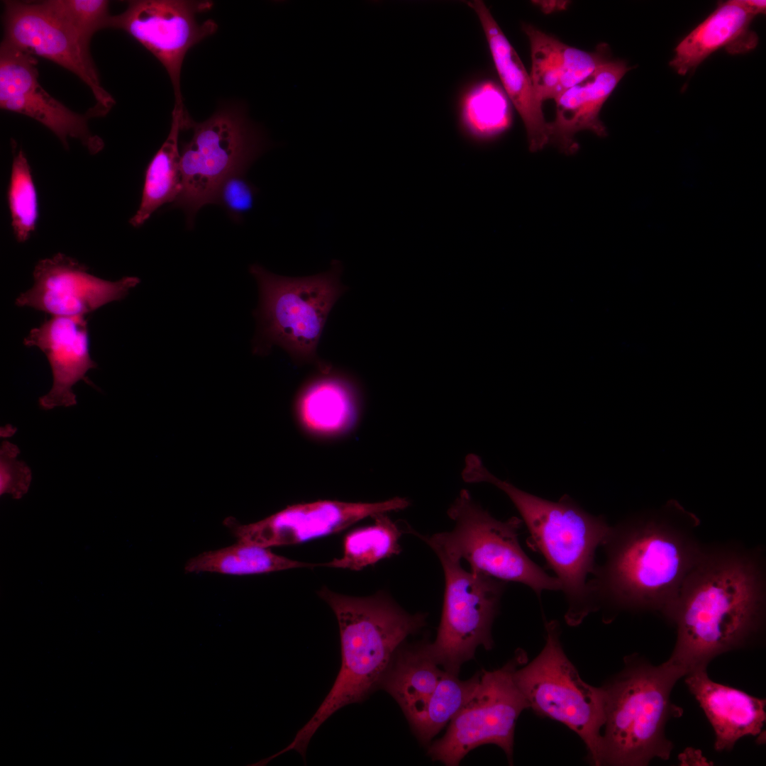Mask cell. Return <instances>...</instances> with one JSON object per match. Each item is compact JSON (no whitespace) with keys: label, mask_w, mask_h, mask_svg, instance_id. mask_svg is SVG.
<instances>
[{"label":"cell","mask_w":766,"mask_h":766,"mask_svg":"<svg viewBox=\"0 0 766 766\" xmlns=\"http://www.w3.org/2000/svg\"><path fill=\"white\" fill-rule=\"evenodd\" d=\"M762 557L740 546L706 548L686 577L669 619L677 628L671 662L706 669L716 656L762 635L766 590Z\"/></svg>","instance_id":"1"},{"label":"cell","mask_w":766,"mask_h":766,"mask_svg":"<svg viewBox=\"0 0 766 766\" xmlns=\"http://www.w3.org/2000/svg\"><path fill=\"white\" fill-rule=\"evenodd\" d=\"M697 518L675 501L611 526L589 585L596 611H657L668 621L705 547Z\"/></svg>","instance_id":"2"},{"label":"cell","mask_w":766,"mask_h":766,"mask_svg":"<svg viewBox=\"0 0 766 766\" xmlns=\"http://www.w3.org/2000/svg\"><path fill=\"white\" fill-rule=\"evenodd\" d=\"M318 595L337 618L340 669L317 711L277 756L295 750L305 760L308 745L318 728L338 710L363 701L378 689L396 649L426 625V614L408 613L384 592L350 596L323 587Z\"/></svg>","instance_id":"3"},{"label":"cell","mask_w":766,"mask_h":766,"mask_svg":"<svg viewBox=\"0 0 766 766\" xmlns=\"http://www.w3.org/2000/svg\"><path fill=\"white\" fill-rule=\"evenodd\" d=\"M504 492L514 504L530 533V544L543 555L561 584L567 608L566 623L579 625L596 611L589 576L596 568L595 553L611 528L601 516L583 509L567 495L547 500L523 491L491 474L480 476Z\"/></svg>","instance_id":"4"},{"label":"cell","mask_w":766,"mask_h":766,"mask_svg":"<svg viewBox=\"0 0 766 766\" xmlns=\"http://www.w3.org/2000/svg\"><path fill=\"white\" fill-rule=\"evenodd\" d=\"M685 675L669 660L657 666L637 658L625 661L622 671L603 686L601 765L643 766L655 757L669 759L673 744L665 727L670 718L682 714L670 694Z\"/></svg>","instance_id":"5"},{"label":"cell","mask_w":766,"mask_h":766,"mask_svg":"<svg viewBox=\"0 0 766 766\" xmlns=\"http://www.w3.org/2000/svg\"><path fill=\"white\" fill-rule=\"evenodd\" d=\"M343 270L340 261L333 260L326 272L292 277L251 265L249 272L259 291L252 353L267 355L278 346L296 364L313 363L322 372L329 370L317 348L332 308L348 289L340 281Z\"/></svg>","instance_id":"6"},{"label":"cell","mask_w":766,"mask_h":766,"mask_svg":"<svg viewBox=\"0 0 766 766\" xmlns=\"http://www.w3.org/2000/svg\"><path fill=\"white\" fill-rule=\"evenodd\" d=\"M184 130L192 134L181 145L182 189L174 206L184 211L191 228L199 210L214 204L223 180L232 173L247 172L269 143L241 105L224 106L202 122L194 121L187 112Z\"/></svg>","instance_id":"7"},{"label":"cell","mask_w":766,"mask_h":766,"mask_svg":"<svg viewBox=\"0 0 766 766\" xmlns=\"http://www.w3.org/2000/svg\"><path fill=\"white\" fill-rule=\"evenodd\" d=\"M454 522L448 531L425 535L413 531L436 553L466 560L470 570L504 582L530 587L540 598L545 590L560 591L556 577L550 576L531 560L522 549L518 530L522 520L494 518L462 489L448 511Z\"/></svg>","instance_id":"8"},{"label":"cell","mask_w":766,"mask_h":766,"mask_svg":"<svg viewBox=\"0 0 766 766\" xmlns=\"http://www.w3.org/2000/svg\"><path fill=\"white\" fill-rule=\"evenodd\" d=\"M545 628L543 649L534 659L516 670V682L528 708L574 731L586 745L591 762L601 765L604 689L590 685L581 678L563 650L559 622L547 621Z\"/></svg>","instance_id":"9"},{"label":"cell","mask_w":766,"mask_h":766,"mask_svg":"<svg viewBox=\"0 0 766 766\" xmlns=\"http://www.w3.org/2000/svg\"><path fill=\"white\" fill-rule=\"evenodd\" d=\"M435 555L444 572L443 603L436 638L425 646L440 667L458 675L478 647L492 649V628L507 582L465 570L461 561Z\"/></svg>","instance_id":"10"},{"label":"cell","mask_w":766,"mask_h":766,"mask_svg":"<svg viewBox=\"0 0 766 766\" xmlns=\"http://www.w3.org/2000/svg\"><path fill=\"white\" fill-rule=\"evenodd\" d=\"M526 662L523 650L503 667L480 671L472 694L452 718L444 736L430 744L428 755L447 766H457L473 749L494 744L511 762L516 721L528 704L514 679Z\"/></svg>","instance_id":"11"},{"label":"cell","mask_w":766,"mask_h":766,"mask_svg":"<svg viewBox=\"0 0 766 766\" xmlns=\"http://www.w3.org/2000/svg\"><path fill=\"white\" fill-rule=\"evenodd\" d=\"M213 6L210 1L135 0L121 13L111 16L109 28L121 29L148 50L171 80L174 106L184 109L181 70L187 52L218 29L212 19L199 23L196 15Z\"/></svg>","instance_id":"12"},{"label":"cell","mask_w":766,"mask_h":766,"mask_svg":"<svg viewBox=\"0 0 766 766\" xmlns=\"http://www.w3.org/2000/svg\"><path fill=\"white\" fill-rule=\"evenodd\" d=\"M5 41L33 56L50 60L74 74L90 89L96 105L88 117L104 116L115 105L113 96L101 86L89 52L83 40L43 1H4Z\"/></svg>","instance_id":"13"},{"label":"cell","mask_w":766,"mask_h":766,"mask_svg":"<svg viewBox=\"0 0 766 766\" xmlns=\"http://www.w3.org/2000/svg\"><path fill=\"white\" fill-rule=\"evenodd\" d=\"M409 506L406 499L399 496L374 503L320 500L288 506L248 524L228 518L225 525L240 542L264 548L292 545L340 532L365 518Z\"/></svg>","instance_id":"14"},{"label":"cell","mask_w":766,"mask_h":766,"mask_svg":"<svg viewBox=\"0 0 766 766\" xmlns=\"http://www.w3.org/2000/svg\"><path fill=\"white\" fill-rule=\"evenodd\" d=\"M34 283L16 299L20 307H30L51 316H84L104 305L124 299L140 282L137 277L105 280L61 252L38 262Z\"/></svg>","instance_id":"15"},{"label":"cell","mask_w":766,"mask_h":766,"mask_svg":"<svg viewBox=\"0 0 766 766\" xmlns=\"http://www.w3.org/2000/svg\"><path fill=\"white\" fill-rule=\"evenodd\" d=\"M0 107L40 123L65 148L69 138L79 140L92 155L104 146L89 130L87 116L71 111L40 86L35 56L4 41L0 47Z\"/></svg>","instance_id":"16"},{"label":"cell","mask_w":766,"mask_h":766,"mask_svg":"<svg viewBox=\"0 0 766 766\" xmlns=\"http://www.w3.org/2000/svg\"><path fill=\"white\" fill-rule=\"evenodd\" d=\"M23 343L27 347L38 348L51 367L52 385L39 399L40 407L50 410L75 405L73 386L80 380L89 384L86 374L97 366L90 355L85 317L51 316L31 329Z\"/></svg>","instance_id":"17"},{"label":"cell","mask_w":766,"mask_h":766,"mask_svg":"<svg viewBox=\"0 0 766 766\" xmlns=\"http://www.w3.org/2000/svg\"><path fill=\"white\" fill-rule=\"evenodd\" d=\"M684 677L713 727L716 751H730L741 738L760 733L766 719L765 699L713 681L706 669Z\"/></svg>","instance_id":"18"},{"label":"cell","mask_w":766,"mask_h":766,"mask_svg":"<svg viewBox=\"0 0 766 766\" xmlns=\"http://www.w3.org/2000/svg\"><path fill=\"white\" fill-rule=\"evenodd\" d=\"M630 69L623 60H609L557 97L555 118L549 123V141L570 155L577 150L574 140L577 132L589 130L599 136L606 135L600 111Z\"/></svg>","instance_id":"19"},{"label":"cell","mask_w":766,"mask_h":766,"mask_svg":"<svg viewBox=\"0 0 766 766\" xmlns=\"http://www.w3.org/2000/svg\"><path fill=\"white\" fill-rule=\"evenodd\" d=\"M467 4L479 19L501 83L523 121L530 150H541L549 142V123L544 118L531 76L484 2Z\"/></svg>","instance_id":"20"},{"label":"cell","mask_w":766,"mask_h":766,"mask_svg":"<svg viewBox=\"0 0 766 766\" xmlns=\"http://www.w3.org/2000/svg\"><path fill=\"white\" fill-rule=\"evenodd\" d=\"M523 30L530 42V76L541 102L555 101L609 60L606 44H601L594 52H586L565 44L531 25L524 24Z\"/></svg>","instance_id":"21"},{"label":"cell","mask_w":766,"mask_h":766,"mask_svg":"<svg viewBox=\"0 0 766 766\" xmlns=\"http://www.w3.org/2000/svg\"><path fill=\"white\" fill-rule=\"evenodd\" d=\"M307 381L296 398L295 410L301 426L318 437L345 433L357 419L361 396L355 383L331 369Z\"/></svg>","instance_id":"22"},{"label":"cell","mask_w":766,"mask_h":766,"mask_svg":"<svg viewBox=\"0 0 766 766\" xmlns=\"http://www.w3.org/2000/svg\"><path fill=\"white\" fill-rule=\"evenodd\" d=\"M754 17L738 0L719 3L714 11L677 45L670 66L685 75L720 48H724L732 55L750 51L758 43L757 35L750 30Z\"/></svg>","instance_id":"23"},{"label":"cell","mask_w":766,"mask_h":766,"mask_svg":"<svg viewBox=\"0 0 766 766\" xmlns=\"http://www.w3.org/2000/svg\"><path fill=\"white\" fill-rule=\"evenodd\" d=\"M439 667L428 653L425 642L409 645L403 643L381 679L379 689L395 699L411 728L423 718L444 673Z\"/></svg>","instance_id":"24"},{"label":"cell","mask_w":766,"mask_h":766,"mask_svg":"<svg viewBox=\"0 0 766 766\" xmlns=\"http://www.w3.org/2000/svg\"><path fill=\"white\" fill-rule=\"evenodd\" d=\"M187 110L174 107L169 134L148 163L144 175L142 196L130 224L142 226L160 207L174 202L182 189L179 133Z\"/></svg>","instance_id":"25"},{"label":"cell","mask_w":766,"mask_h":766,"mask_svg":"<svg viewBox=\"0 0 766 766\" xmlns=\"http://www.w3.org/2000/svg\"><path fill=\"white\" fill-rule=\"evenodd\" d=\"M314 567L319 565L279 555L268 548L238 541L228 547L204 552L189 559L184 569L187 573L250 575Z\"/></svg>","instance_id":"26"},{"label":"cell","mask_w":766,"mask_h":766,"mask_svg":"<svg viewBox=\"0 0 766 766\" xmlns=\"http://www.w3.org/2000/svg\"><path fill=\"white\" fill-rule=\"evenodd\" d=\"M371 525L350 531L343 538V555L319 567L348 569L358 571L367 566L399 555V540L406 532L386 514L374 516Z\"/></svg>","instance_id":"27"},{"label":"cell","mask_w":766,"mask_h":766,"mask_svg":"<svg viewBox=\"0 0 766 766\" xmlns=\"http://www.w3.org/2000/svg\"><path fill=\"white\" fill-rule=\"evenodd\" d=\"M479 676L480 671L468 679L461 680L457 675L444 670L423 718L411 728L421 743L428 744L450 723L472 694Z\"/></svg>","instance_id":"28"},{"label":"cell","mask_w":766,"mask_h":766,"mask_svg":"<svg viewBox=\"0 0 766 766\" xmlns=\"http://www.w3.org/2000/svg\"><path fill=\"white\" fill-rule=\"evenodd\" d=\"M462 121L465 129L478 140H489L504 132L511 118L504 91L492 82L475 87L464 100Z\"/></svg>","instance_id":"29"},{"label":"cell","mask_w":766,"mask_h":766,"mask_svg":"<svg viewBox=\"0 0 766 766\" xmlns=\"http://www.w3.org/2000/svg\"><path fill=\"white\" fill-rule=\"evenodd\" d=\"M7 197L14 236L24 243L35 229L39 211L30 167L21 148L13 154Z\"/></svg>","instance_id":"30"},{"label":"cell","mask_w":766,"mask_h":766,"mask_svg":"<svg viewBox=\"0 0 766 766\" xmlns=\"http://www.w3.org/2000/svg\"><path fill=\"white\" fill-rule=\"evenodd\" d=\"M43 3L86 42L95 32L109 28L111 15L106 0H46Z\"/></svg>","instance_id":"31"},{"label":"cell","mask_w":766,"mask_h":766,"mask_svg":"<svg viewBox=\"0 0 766 766\" xmlns=\"http://www.w3.org/2000/svg\"><path fill=\"white\" fill-rule=\"evenodd\" d=\"M246 172H236L219 186L214 204L220 205L235 222L242 221L255 203L258 189L246 178Z\"/></svg>","instance_id":"32"},{"label":"cell","mask_w":766,"mask_h":766,"mask_svg":"<svg viewBox=\"0 0 766 766\" xmlns=\"http://www.w3.org/2000/svg\"><path fill=\"white\" fill-rule=\"evenodd\" d=\"M18 448L4 441L0 449V493L9 494L15 499L21 498L31 482V471L23 461L18 460Z\"/></svg>","instance_id":"33"},{"label":"cell","mask_w":766,"mask_h":766,"mask_svg":"<svg viewBox=\"0 0 766 766\" xmlns=\"http://www.w3.org/2000/svg\"><path fill=\"white\" fill-rule=\"evenodd\" d=\"M739 4L750 13L755 16L760 13H765L766 11V1L762 0H738Z\"/></svg>","instance_id":"34"},{"label":"cell","mask_w":766,"mask_h":766,"mask_svg":"<svg viewBox=\"0 0 766 766\" xmlns=\"http://www.w3.org/2000/svg\"><path fill=\"white\" fill-rule=\"evenodd\" d=\"M564 1H561L560 3H558V1L557 3V1H546V3H543L541 1L540 6L541 5L542 9H544L545 11H547L548 9L553 11L554 9H562L564 7Z\"/></svg>","instance_id":"35"}]
</instances>
